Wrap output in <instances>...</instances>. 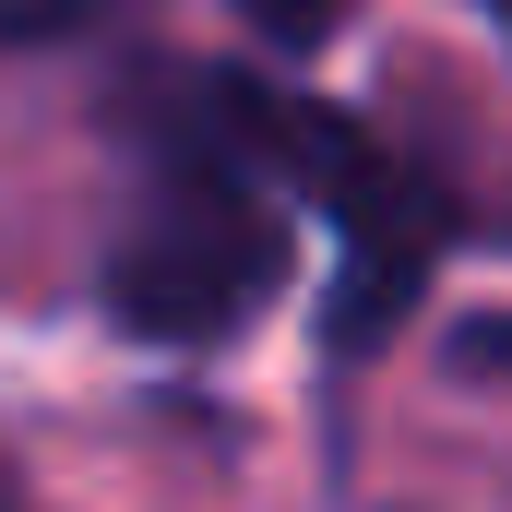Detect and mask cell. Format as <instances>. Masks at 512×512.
Returning <instances> with one entry per match:
<instances>
[{"mask_svg": "<svg viewBox=\"0 0 512 512\" xmlns=\"http://www.w3.org/2000/svg\"><path fill=\"white\" fill-rule=\"evenodd\" d=\"M489 24H501V36H512V0H489Z\"/></svg>", "mask_w": 512, "mask_h": 512, "instance_id": "7", "label": "cell"}, {"mask_svg": "<svg viewBox=\"0 0 512 512\" xmlns=\"http://www.w3.org/2000/svg\"><path fill=\"white\" fill-rule=\"evenodd\" d=\"M108 0H0V48H48V36H72V24H96Z\"/></svg>", "mask_w": 512, "mask_h": 512, "instance_id": "4", "label": "cell"}, {"mask_svg": "<svg viewBox=\"0 0 512 512\" xmlns=\"http://www.w3.org/2000/svg\"><path fill=\"white\" fill-rule=\"evenodd\" d=\"M0 512H48V501H24V489H12V477H0Z\"/></svg>", "mask_w": 512, "mask_h": 512, "instance_id": "6", "label": "cell"}, {"mask_svg": "<svg viewBox=\"0 0 512 512\" xmlns=\"http://www.w3.org/2000/svg\"><path fill=\"white\" fill-rule=\"evenodd\" d=\"M215 108L251 131V155L274 167V191L334 227V358L382 346L393 322L417 310L429 262L465 239V203L417 155H393L370 120H346L322 96H286L262 72H215Z\"/></svg>", "mask_w": 512, "mask_h": 512, "instance_id": "2", "label": "cell"}, {"mask_svg": "<svg viewBox=\"0 0 512 512\" xmlns=\"http://www.w3.org/2000/svg\"><path fill=\"white\" fill-rule=\"evenodd\" d=\"M239 12H251V24L274 36V48H334L358 0H239Z\"/></svg>", "mask_w": 512, "mask_h": 512, "instance_id": "3", "label": "cell"}, {"mask_svg": "<svg viewBox=\"0 0 512 512\" xmlns=\"http://www.w3.org/2000/svg\"><path fill=\"white\" fill-rule=\"evenodd\" d=\"M96 286L131 346H227L286 286V191L215 108V72H155L131 96V203Z\"/></svg>", "mask_w": 512, "mask_h": 512, "instance_id": "1", "label": "cell"}, {"mask_svg": "<svg viewBox=\"0 0 512 512\" xmlns=\"http://www.w3.org/2000/svg\"><path fill=\"white\" fill-rule=\"evenodd\" d=\"M453 358H465V370H512V322H477V334H465Z\"/></svg>", "mask_w": 512, "mask_h": 512, "instance_id": "5", "label": "cell"}]
</instances>
